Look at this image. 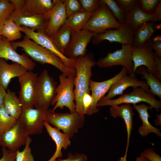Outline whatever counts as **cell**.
Segmentation results:
<instances>
[{"label": "cell", "mask_w": 161, "mask_h": 161, "mask_svg": "<svg viewBox=\"0 0 161 161\" xmlns=\"http://www.w3.org/2000/svg\"><path fill=\"white\" fill-rule=\"evenodd\" d=\"M11 44L15 50L21 47L26 54L35 61L42 64H48L55 66L66 76L74 78L75 70L66 66L61 60L48 49L24 36L23 39Z\"/></svg>", "instance_id": "obj_1"}, {"label": "cell", "mask_w": 161, "mask_h": 161, "mask_svg": "<svg viewBox=\"0 0 161 161\" xmlns=\"http://www.w3.org/2000/svg\"><path fill=\"white\" fill-rule=\"evenodd\" d=\"M75 75L74 79L76 112L85 115L83 112L82 100L86 92H90L89 83L92 76V68L96 64L92 57L85 55L75 59Z\"/></svg>", "instance_id": "obj_2"}, {"label": "cell", "mask_w": 161, "mask_h": 161, "mask_svg": "<svg viewBox=\"0 0 161 161\" xmlns=\"http://www.w3.org/2000/svg\"><path fill=\"white\" fill-rule=\"evenodd\" d=\"M141 102L148 103L152 109L154 108L157 111H159L161 107L160 100H157L150 91L139 87H133L131 92L114 99H101L97 103V106H112L125 104L133 105Z\"/></svg>", "instance_id": "obj_3"}, {"label": "cell", "mask_w": 161, "mask_h": 161, "mask_svg": "<svg viewBox=\"0 0 161 161\" xmlns=\"http://www.w3.org/2000/svg\"><path fill=\"white\" fill-rule=\"evenodd\" d=\"M52 127L63 131L70 139L72 138L79 129L83 127L85 115L77 112L74 113H57L51 110L46 120Z\"/></svg>", "instance_id": "obj_4"}, {"label": "cell", "mask_w": 161, "mask_h": 161, "mask_svg": "<svg viewBox=\"0 0 161 161\" xmlns=\"http://www.w3.org/2000/svg\"><path fill=\"white\" fill-rule=\"evenodd\" d=\"M59 85L55 91V95L51 105H55L52 111L54 112L58 108L62 109L67 107L70 113L76 112L74 93V78L68 77L62 73L59 76Z\"/></svg>", "instance_id": "obj_5"}, {"label": "cell", "mask_w": 161, "mask_h": 161, "mask_svg": "<svg viewBox=\"0 0 161 161\" xmlns=\"http://www.w3.org/2000/svg\"><path fill=\"white\" fill-rule=\"evenodd\" d=\"M57 84L46 69L37 77L34 105L35 108L49 109L55 96Z\"/></svg>", "instance_id": "obj_6"}, {"label": "cell", "mask_w": 161, "mask_h": 161, "mask_svg": "<svg viewBox=\"0 0 161 161\" xmlns=\"http://www.w3.org/2000/svg\"><path fill=\"white\" fill-rule=\"evenodd\" d=\"M101 3L100 7L93 13L83 29L97 34L110 29H118L121 27L122 24L117 20L106 5Z\"/></svg>", "instance_id": "obj_7"}, {"label": "cell", "mask_w": 161, "mask_h": 161, "mask_svg": "<svg viewBox=\"0 0 161 161\" xmlns=\"http://www.w3.org/2000/svg\"><path fill=\"white\" fill-rule=\"evenodd\" d=\"M121 48L109 52L104 58H100L96 64L100 68H107L121 66L127 69L129 75L133 73L134 64L132 60V46L130 44H122Z\"/></svg>", "instance_id": "obj_8"}, {"label": "cell", "mask_w": 161, "mask_h": 161, "mask_svg": "<svg viewBox=\"0 0 161 161\" xmlns=\"http://www.w3.org/2000/svg\"><path fill=\"white\" fill-rule=\"evenodd\" d=\"M9 1L15 6L10 17L17 25L46 34V23L43 16L31 15L25 12L23 7L24 0Z\"/></svg>", "instance_id": "obj_9"}, {"label": "cell", "mask_w": 161, "mask_h": 161, "mask_svg": "<svg viewBox=\"0 0 161 161\" xmlns=\"http://www.w3.org/2000/svg\"><path fill=\"white\" fill-rule=\"evenodd\" d=\"M51 110L49 108H22L18 119L23 124L29 135L41 134Z\"/></svg>", "instance_id": "obj_10"}, {"label": "cell", "mask_w": 161, "mask_h": 161, "mask_svg": "<svg viewBox=\"0 0 161 161\" xmlns=\"http://www.w3.org/2000/svg\"><path fill=\"white\" fill-rule=\"evenodd\" d=\"M151 40H148L141 48L132 46V60L134 64L133 73L140 66L146 67L148 72L161 80L159 75L153 52Z\"/></svg>", "instance_id": "obj_11"}, {"label": "cell", "mask_w": 161, "mask_h": 161, "mask_svg": "<svg viewBox=\"0 0 161 161\" xmlns=\"http://www.w3.org/2000/svg\"><path fill=\"white\" fill-rule=\"evenodd\" d=\"M29 136L26 128L18 119L13 127L0 135V145L16 152L21 146L25 145Z\"/></svg>", "instance_id": "obj_12"}, {"label": "cell", "mask_w": 161, "mask_h": 161, "mask_svg": "<svg viewBox=\"0 0 161 161\" xmlns=\"http://www.w3.org/2000/svg\"><path fill=\"white\" fill-rule=\"evenodd\" d=\"M128 73V72L126 68L123 67L118 74L107 80L102 82H96L90 80L89 88L91 91V95L92 102L87 115H91L99 112L100 109L97 106L98 101L108 92L114 83Z\"/></svg>", "instance_id": "obj_13"}, {"label": "cell", "mask_w": 161, "mask_h": 161, "mask_svg": "<svg viewBox=\"0 0 161 161\" xmlns=\"http://www.w3.org/2000/svg\"><path fill=\"white\" fill-rule=\"evenodd\" d=\"M21 32L29 39L48 49L59 57L68 67L75 69V60L69 58L58 49L50 37L45 34L35 31L31 29L23 26H20Z\"/></svg>", "instance_id": "obj_14"}, {"label": "cell", "mask_w": 161, "mask_h": 161, "mask_svg": "<svg viewBox=\"0 0 161 161\" xmlns=\"http://www.w3.org/2000/svg\"><path fill=\"white\" fill-rule=\"evenodd\" d=\"M37 77V73L28 71L18 78L20 86L18 99L22 108H34Z\"/></svg>", "instance_id": "obj_15"}, {"label": "cell", "mask_w": 161, "mask_h": 161, "mask_svg": "<svg viewBox=\"0 0 161 161\" xmlns=\"http://www.w3.org/2000/svg\"><path fill=\"white\" fill-rule=\"evenodd\" d=\"M97 34L84 29L73 31L64 55L73 59L85 55L87 45L93 37Z\"/></svg>", "instance_id": "obj_16"}, {"label": "cell", "mask_w": 161, "mask_h": 161, "mask_svg": "<svg viewBox=\"0 0 161 161\" xmlns=\"http://www.w3.org/2000/svg\"><path fill=\"white\" fill-rule=\"evenodd\" d=\"M43 17L46 23V34L50 36L55 34L67 18L65 0H55L52 8Z\"/></svg>", "instance_id": "obj_17"}, {"label": "cell", "mask_w": 161, "mask_h": 161, "mask_svg": "<svg viewBox=\"0 0 161 161\" xmlns=\"http://www.w3.org/2000/svg\"><path fill=\"white\" fill-rule=\"evenodd\" d=\"M134 32L127 24H122L121 27L116 30L109 29L102 33L97 34L92 39V42L97 45L104 40L111 43L118 42L122 44L132 45Z\"/></svg>", "instance_id": "obj_18"}, {"label": "cell", "mask_w": 161, "mask_h": 161, "mask_svg": "<svg viewBox=\"0 0 161 161\" xmlns=\"http://www.w3.org/2000/svg\"><path fill=\"white\" fill-rule=\"evenodd\" d=\"M0 58L18 64L28 71H32L36 66L27 54L20 55L18 53L11 45V42L2 36L0 41Z\"/></svg>", "instance_id": "obj_19"}, {"label": "cell", "mask_w": 161, "mask_h": 161, "mask_svg": "<svg viewBox=\"0 0 161 161\" xmlns=\"http://www.w3.org/2000/svg\"><path fill=\"white\" fill-rule=\"evenodd\" d=\"M130 87H141L150 91L146 81L139 80L135 74L128 75L127 74L114 83L108 91L107 95L101 99H111L117 95H122L124 91Z\"/></svg>", "instance_id": "obj_20"}, {"label": "cell", "mask_w": 161, "mask_h": 161, "mask_svg": "<svg viewBox=\"0 0 161 161\" xmlns=\"http://www.w3.org/2000/svg\"><path fill=\"white\" fill-rule=\"evenodd\" d=\"M133 108L130 104H122L120 106H111L109 112L111 115L114 118L117 117L122 118L124 121L127 132V143L124 156L121 157L119 161H127V152L129 147L130 138L133 129V117L134 113Z\"/></svg>", "instance_id": "obj_21"}, {"label": "cell", "mask_w": 161, "mask_h": 161, "mask_svg": "<svg viewBox=\"0 0 161 161\" xmlns=\"http://www.w3.org/2000/svg\"><path fill=\"white\" fill-rule=\"evenodd\" d=\"M27 71L25 68L18 64H9L4 59L0 58V85L7 90L12 78H18Z\"/></svg>", "instance_id": "obj_22"}, {"label": "cell", "mask_w": 161, "mask_h": 161, "mask_svg": "<svg viewBox=\"0 0 161 161\" xmlns=\"http://www.w3.org/2000/svg\"><path fill=\"white\" fill-rule=\"evenodd\" d=\"M47 132L54 141L56 149L53 156L47 161H55L56 159L62 157V149H67L70 146L71 142L69 138L60 131L52 126L47 121L44 123Z\"/></svg>", "instance_id": "obj_23"}, {"label": "cell", "mask_w": 161, "mask_h": 161, "mask_svg": "<svg viewBox=\"0 0 161 161\" xmlns=\"http://www.w3.org/2000/svg\"><path fill=\"white\" fill-rule=\"evenodd\" d=\"M133 108L138 112L139 116L142 122V125L139 129L138 132L143 137L147 136L151 133H153L159 137L161 136L160 129L152 126L148 121L151 116L148 112V109L152 111V109L149 106L144 104L137 105H133Z\"/></svg>", "instance_id": "obj_24"}, {"label": "cell", "mask_w": 161, "mask_h": 161, "mask_svg": "<svg viewBox=\"0 0 161 161\" xmlns=\"http://www.w3.org/2000/svg\"><path fill=\"white\" fill-rule=\"evenodd\" d=\"M153 13H148L138 6L125 15V23L129 25L135 32L142 24L148 22H156Z\"/></svg>", "instance_id": "obj_25"}, {"label": "cell", "mask_w": 161, "mask_h": 161, "mask_svg": "<svg viewBox=\"0 0 161 161\" xmlns=\"http://www.w3.org/2000/svg\"><path fill=\"white\" fill-rule=\"evenodd\" d=\"M55 0H24L23 9L27 13L43 16L53 7Z\"/></svg>", "instance_id": "obj_26"}, {"label": "cell", "mask_w": 161, "mask_h": 161, "mask_svg": "<svg viewBox=\"0 0 161 161\" xmlns=\"http://www.w3.org/2000/svg\"><path fill=\"white\" fill-rule=\"evenodd\" d=\"M153 25L154 22H148L141 25L134 32L132 45L137 48L142 47L154 32Z\"/></svg>", "instance_id": "obj_27"}, {"label": "cell", "mask_w": 161, "mask_h": 161, "mask_svg": "<svg viewBox=\"0 0 161 161\" xmlns=\"http://www.w3.org/2000/svg\"><path fill=\"white\" fill-rule=\"evenodd\" d=\"M94 13H89L83 9L67 17L64 24L69 27L72 31L81 30L86 25Z\"/></svg>", "instance_id": "obj_28"}, {"label": "cell", "mask_w": 161, "mask_h": 161, "mask_svg": "<svg viewBox=\"0 0 161 161\" xmlns=\"http://www.w3.org/2000/svg\"><path fill=\"white\" fill-rule=\"evenodd\" d=\"M3 106L6 110L11 116L16 120L18 119L22 109V105L15 92L9 89L7 90Z\"/></svg>", "instance_id": "obj_29"}, {"label": "cell", "mask_w": 161, "mask_h": 161, "mask_svg": "<svg viewBox=\"0 0 161 161\" xmlns=\"http://www.w3.org/2000/svg\"><path fill=\"white\" fill-rule=\"evenodd\" d=\"M134 74L141 75L143 78L145 79L147 85L150 88V92L154 95L157 96L161 99V80L155 76L149 73L144 66L138 67L136 69Z\"/></svg>", "instance_id": "obj_30"}, {"label": "cell", "mask_w": 161, "mask_h": 161, "mask_svg": "<svg viewBox=\"0 0 161 161\" xmlns=\"http://www.w3.org/2000/svg\"><path fill=\"white\" fill-rule=\"evenodd\" d=\"M72 32L69 27L64 24L55 34L49 36L64 55L70 41Z\"/></svg>", "instance_id": "obj_31"}, {"label": "cell", "mask_w": 161, "mask_h": 161, "mask_svg": "<svg viewBox=\"0 0 161 161\" xmlns=\"http://www.w3.org/2000/svg\"><path fill=\"white\" fill-rule=\"evenodd\" d=\"M0 34L11 42L22 38L20 27L17 25L10 17L0 29Z\"/></svg>", "instance_id": "obj_32"}, {"label": "cell", "mask_w": 161, "mask_h": 161, "mask_svg": "<svg viewBox=\"0 0 161 161\" xmlns=\"http://www.w3.org/2000/svg\"><path fill=\"white\" fill-rule=\"evenodd\" d=\"M13 4L8 0H0V29L10 17L14 9Z\"/></svg>", "instance_id": "obj_33"}, {"label": "cell", "mask_w": 161, "mask_h": 161, "mask_svg": "<svg viewBox=\"0 0 161 161\" xmlns=\"http://www.w3.org/2000/svg\"><path fill=\"white\" fill-rule=\"evenodd\" d=\"M101 1L106 5L120 23L121 24L125 23V13L115 1L101 0Z\"/></svg>", "instance_id": "obj_34"}, {"label": "cell", "mask_w": 161, "mask_h": 161, "mask_svg": "<svg viewBox=\"0 0 161 161\" xmlns=\"http://www.w3.org/2000/svg\"><path fill=\"white\" fill-rule=\"evenodd\" d=\"M32 140L29 136L27 139L23 150L20 151L18 149L16 151V161H35L30 147Z\"/></svg>", "instance_id": "obj_35"}, {"label": "cell", "mask_w": 161, "mask_h": 161, "mask_svg": "<svg viewBox=\"0 0 161 161\" xmlns=\"http://www.w3.org/2000/svg\"><path fill=\"white\" fill-rule=\"evenodd\" d=\"M17 120L8 113L3 106L0 107V124L4 132L13 127Z\"/></svg>", "instance_id": "obj_36"}, {"label": "cell", "mask_w": 161, "mask_h": 161, "mask_svg": "<svg viewBox=\"0 0 161 161\" xmlns=\"http://www.w3.org/2000/svg\"><path fill=\"white\" fill-rule=\"evenodd\" d=\"M160 2L159 0H140L138 1V6L144 12L153 13Z\"/></svg>", "instance_id": "obj_37"}, {"label": "cell", "mask_w": 161, "mask_h": 161, "mask_svg": "<svg viewBox=\"0 0 161 161\" xmlns=\"http://www.w3.org/2000/svg\"><path fill=\"white\" fill-rule=\"evenodd\" d=\"M83 9L89 13H93L96 11L100 6L102 3L98 0H79Z\"/></svg>", "instance_id": "obj_38"}, {"label": "cell", "mask_w": 161, "mask_h": 161, "mask_svg": "<svg viewBox=\"0 0 161 161\" xmlns=\"http://www.w3.org/2000/svg\"><path fill=\"white\" fill-rule=\"evenodd\" d=\"M65 9L67 18L83 10L79 0H66Z\"/></svg>", "instance_id": "obj_39"}, {"label": "cell", "mask_w": 161, "mask_h": 161, "mask_svg": "<svg viewBox=\"0 0 161 161\" xmlns=\"http://www.w3.org/2000/svg\"><path fill=\"white\" fill-rule=\"evenodd\" d=\"M122 9L125 15L138 6L137 0H116L115 1Z\"/></svg>", "instance_id": "obj_40"}, {"label": "cell", "mask_w": 161, "mask_h": 161, "mask_svg": "<svg viewBox=\"0 0 161 161\" xmlns=\"http://www.w3.org/2000/svg\"><path fill=\"white\" fill-rule=\"evenodd\" d=\"M141 157L145 158L150 161H161V157L156 154L152 148H150L141 153Z\"/></svg>", "instance_id": "obj_41"}, {"label": "cell", "mask_w": 161, "mask_h": 161, "mask_svg": "<svg viewBox=\"0 0 161 161\" xmlns=\"http://www.w3.org/2000/svg\"><path fill=\"white\" fill-rule=\"evenodd\" d=\"M87 157L84 154L76 153L73 154L72 153H69L68 154L67 158L62 159L59 158L55 161H87Z\"/></svg>", "instance_id": "obj_42"}, {"label": "cell", "mask_w": 161, "mask_h": 161, "mask_svg": "<svg viewBox=\"0 0 161 161\" xmlns=\"http://www.w3.org/2000/svg\"><path fill=\"white\" fill-rule=\"evenodd\" d=\"M92 102V99L90 92H86L84 95L82 100L83 114H87Z\"/></svg>", "instance_id": "obj_43"}, {"label": "cell", "mask_w": 161, "mask_h": 161, "mask_svg": "<svg viewBox=\"0 0 161 161\" xmlns=\"http://www.w3.org/2000/svg\"><path fill=\"white\" fill-rule=\"evenodd\" d=\"M2 157L0 161H16V152H13L8 150L5 147L1 148Z\"/></svg>", "instance_id": "obj_44"}, {"label": "cell", "mask_w": 161, "mask_h": 161, "mask_svg": "<svg viewBox=\"0 0 161 161\" xmlns=\"http://www.w3.org/2000/svg\"><path fill=\"white\" fill-rule=\"evenodd\" d=\"M152 45L154 53L161 57V36L160 35H157L151 40Z\"/></svg>", "instance_id": "obj_45"}, {"label": "cell", "mask_w": 161, "mask_h": 161, "mask_svg": "<svg viewBox=\"0 0 161 161\" xmlns=\"http://www.w3.org/2000/svg\"><path fill=\"white\" fill-rule=\"evenodd\" d=\"M157 21L161 20V1L158 4L155 9L153 13Z\"/></svg>", "instance_id": "obj_46"}, {"label": "cell", "mask_w": 161, "mask_h": 161, "mask_svg": "<svg viewBox=\"0 0 161 161\" xmlns=\"http://www.w3.org/2000/svg\"><path fill=\"white\" fill-rule=\"evenodd\" d=\"M7 93L6 89L0 85V107L3 106L4 99Z\"/></svg>", "instance_id": "obj_47"}, {"label": "cell", "mask_w": 161, "mask_h": 161, "mask_svg": "<svg viewBox=\"0 0 161 161\" xmlns=\"http://www.w3.org/2000/svg\"><path fill=\"white\" fill-rule=\"evenodd\" d=\"M154 57L160 77L161 78V57L154 53Z\"/></svg>", "instance_id": "obj_48"}, {"label": "cell", "mask_w": 161, "mask_h": 161, "mask_svg": "<svg viewBox=\"0 0 161 161\" xmlns=\"http://www.w3.org/2000/svg\"><path fill=\"white\" fill-rule=\"evenodd\" d=\"M161 114H157V118L155 120V122L156 124L157 125L161 124Z\"/></svg>", "instance_id": "obj_49"}, {"label": "cell", "mask_w": 161, "mask_h": 161, "mask_svg": "<svg viewBox=\"0 0 161 161\" xmlns=\"http://www.w3.org/2000/svg\"><path fill=\"white\" fill-rule=\"evenodd\" d=\"M135 161H150L147 158L140 156L136 158Z\"/></svg>", "instance_id": "obj_50"}, {"label": "cell", "mask_w": 161, "mask_h": 161, "mask_svg": "<svg viewBox=\"0 0 161 161\" xmlns=\"http://www.w3.org/2000/svg\"><path fill=\"white\" fill-rule=\"evenodd\" d=\"M4 132L3 129L0 124V135Z\"/></svg>", "instance_id": "obj_51"}, {"label": "cell", "mask_w": 161, "mask_h": 161, "mask_svg": "<svg viewBox=\"0 0 161 161\" xmlns=\"http://www.w3.org/2000/svg\"><path fill=\"white\" fill-rule=\"evenodd\" d=\"M1 35H0V40H1Z\"/></svg>", "instance_id": "obj_52"}]
</instances>
